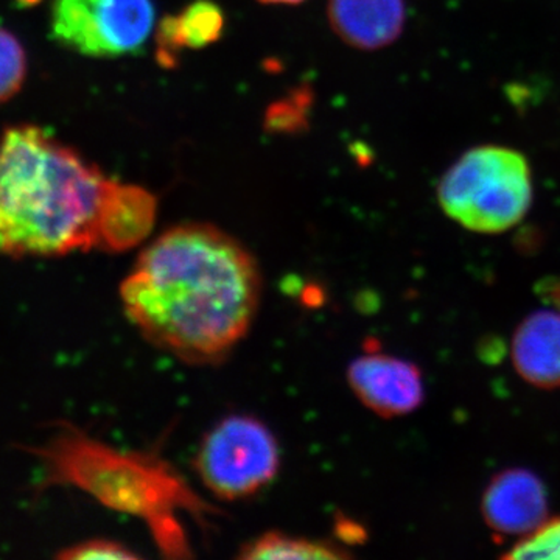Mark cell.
Segmentation results:
<instances>
[{
	"instance_id": "6da1fadb",
	"label": "cell",
	"mask_w": 560,
	"mask_h": 560,
	"mask_svg": "<svg viewBox=\"0 0 560 560\" xmlns=\"http://www.w3.org/2000/svg\"><path fill=\"white\" fill-rule=\"evenodd\" d=\"M260 300L256 257L206 223L162 232L120 285L125 316L139 334L194 366L226 360L253 327Z\"/></svg>"
},
{
	"instance_id": "7a4b0ae2",
	"label": "cell",
	"mask_w": 560,
	"mask_h": 560,
	"mask_svg": "<svg viewBox=\"0 0 560 560\" xmlns=\"http://www.w3.org/2000/svg\"><path fill=\"white\" fill-rule=\"evenodd\" d=\"M108 179L49 131L9 128L0 142V254L57 257L98 249Z\"/></svg>"
},
{
	"instance_id": "3957f363",
	"label": "cell",
	"mask_w": 560,
	"mask_h": 560,
	"mask_svg": "<svg viewBox=\"0 0 560 560\" xmlns=\"http://www.w3.org/2000/svg\"><path fill=\"white\" fill-rule=\"evenodd\" d=\"M38 455L55 481L69 482L109 506L147 515L153 523L171 514L172 508L195 503L164 464L139 456L125 458L77 431H61Z\"/></svg>"
},
{
	"instance_id": "277c9868",
	"label": "cell",
	"mask_w": 560,
	"mask_h": 560,
	"mask_svg": "<svg viewBox=\"0 0 560 560\" xmlns=\"http://www.w3.org/2000/svg\"><path fill=\"white\" fill-rule=\"evenodd\" d=\"M442 210L478 234H500L525 219L533 202V179L525 156L504 147L467 151L438 186Z\"/></svg>"
},
{
	"instance_id": "5b68a950",
	"label": "cell",
	"mask_w": 560,
	"mask_h": 560,
	"mask_svg": "<svg viewBox=\"0 0 560 560\" xmlns=\"http://www.w3.org/2000/svg\"><path fill=\"white\" fill-rule=\"evenodd\" d=\"M194 466L202 486L215 499H250L270 486L278 475V440L254 416H226L202 438Z\"/></svg>"
},
{
	"instance_id": "8992f818",
	"label": "cell",
	"mask_w": 560,
	"mask_h": 560,
	"mask_svg": "<svg viewBox=\"0 0 560 560\" xmlns=\"http://www.w3.org/2000/svg\"><path fill=\"white\" fill-rule=\"evenodd\" d=\"M153 25V0H55L51 7V38L84 57L138 54Z\"/></svg>"
},
{
	"instance_id": "52a82bcc",
	"label": "cell",
	"mask_w": 560,
	"mask_h": 560,
	"mask_svg": "<svg viewBox=\"0 0 560 560\" xmlns=\"http://www.w3.org/2000/svg\"><path fill=\"white\" fill-rule=\"evenodd\" d=\"M348 382L357 399L383 419L411 415L425 399L419 368L388 353L368 352L357 357L349 364Z\"/></svg>"
},
{
	"instance_id": "ba28073f",
	"label": "cell",
	"mask_w": 560,
	"mask_h": 560,
	"mask_svg": "<svg viewBox=\"0 0 560 560\" xmlns=\"http://www.w3.org/2000/svg\"><path fill=\"white\" fill-rule=\"evenodd\" d=\"M544 481L526 469L497 474L482 493L481 514L488 528L501 537H525L548 518Z\"/></svg>"
},
{
	"instance_id": "9c48e42d",
	"label": "cell",
	"mask_w": 560,
	"mask_h": 560,
	"mask_svg": "<svg viewBox=\"0 0 560 560\" xmlns=\"http://www.w3.org/2000/svg\"><path fill=\"white\" fill-rule=\"evenodd\" d=\"M327 18L348 46L381 50L401 35L407 10L404 0H329Z\"/></svg>"
},
{
	"instance_id": "30bf717a",
	"label": "cell",
	"mask_w": 560,
	"mask_h": 560,
	"mask_svg": "<svg viewBox=\"0 0 560 560\" xmlns=\"http://www.w3.org/2000/svg\"><path fill=\"white\" fill-rule=\"evenodd\" d=\"M518 377L534 388H560V311L530 313L518 324L511 342Z\"/></svg>"
},
{
	"instance_id": "8fae6325",
	"label": "cell",
	"mask_w": 560,
	"mask_h": 560,
	"mask_svg": "<svg viewBox=\"0 0 560 560\" xmlns=\"http://www.w3.org/2000/svg\"><path fill=\"white\" fill-rule=\"evenodd\" d=\"M158 201L151 191L108 179L101 213L98 250L124 253L149 237L156 221Z\"/></svg>"
},
{
	"instance_id": "7c38bea8",
	"label": "cell",
	"mask_w": 560,
	"mask_h": 560,
	"mask_svg": "<svg viewBox=\"0 0 560 560\" xmlns=\"http://www.w3.org/2000/svg\"><path fill=\"white\" fill-rule=\"evenodd\" d=\"M224 13L212 0H195L178 14H168L156 32V58L162 68H175L184 50H200L223 35Z\"/></svg>"
},
{
	"instance_id": "4fadbf2b",
	"label": "cell",
	"mask_w": 560,
	"mask_h": 560,
	"mask_svg": "<svg viewBox=\"0 0 560 560\" xmlns=\"http://www.w3.org/2000/svg\"><path fill=\"white\" fill-rule=\"evenodd\" d=\"M350 555L340 545L329 540L305 539L301 536L270 530L243 545L238 559L246 560H290V559H348Z\"/></svg>"
},
{
	"instance_id": "5bb4252c",
	"label": "cell",
	"mask_w": 560,
	"mask_h": 560,
	"mask_svg": "<svg viewBox=\"0 0 560 560\" xmlns=\"http://www.w3.org/2000/svg\"><path fill=\"white\" fill-rule=\"evenodd\" d=\"M27 79V54L21 40L0 27V105L11 101Z\"/></svg>"
},
{
	"instance_id": "9a60e30c",
	"label": "cell",
	"mask_w": 560,
	"mask_h": 560,
	"mask_svg": "<svg viewBox=\"0 0 560 560\" xmlns=\"http://www.w3.org/2000/svg\"><path fill=\"white\" fill-rule=\"evenodd\" d=\"M510 560H560V515L548 517L539 528L521 537L506 555Z\"/></svg>"
},
{
	"instance_id": "2e32d148",
	"label": "cell",
	"mask_w": 560,
	"mask_h": 560,
	"mask_svg": "<svg viewBox=\"0 0 560 560\" xmlns=\"http://www.w3.org/2000/svg\"><path fill=\"white\" fill-rule=\"evenodd\" d=\"M311 88H300L289 97L272 103L265 116V128L271 132H298L308 125V110L312 108Z\"/></svg>"
},
{
	"instance_id": "e0dca14e",
	"label": "cell",
	"mask_w": 560,
	"mask_h": 560,
	"mask_svg": "<svg viewBox=\"0 0 560 560\" xmlns=\"http://www.w3.org/2000/svg\"><path fill=\"white\" fill-rule=\"evenodd\" d=\"M58 558L65 560H132L139 559V555L120 541L92 539L66 548L58 555Z\"/></svg>"
},
{
	"instance_id": "ac0fdd59",
	"label": "cell",
	"mask_w": 560,
	"mask_h": 560,
	"mask_svg": "<svg viewBox=\"0 0 560 560\" xmlns=\"http://www.w3.org/2000/svg\"><path fill=\"white\" fill-rule=\"evenodd\" d=\"M539 293L556 311H560V278L545 279L539 285Z\"/></svg>"
},
{
	"instance_id": "d6986e66",
	"label": "cell",
	"mask_w": 560,
	"mask_h": 560,
	"mask_svg": "<svg viewBox=\"0 0 560 560\" xmlns=\"http://www.w3.org/2000/svg\"><path fill=\"white\" fill-rule=\"evenodd\" d=\"M264 3H272V5H296V3L304 2V0H260Z\"/></svg>"
}]
</instances>
